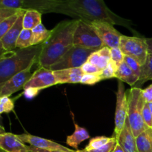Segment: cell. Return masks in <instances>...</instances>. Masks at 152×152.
I'll use <instances>...</instances> for the list:
<instances>
[{"instance_id":"obj_1","label":"cell","mask_w":152,"mask_h":152,"mask_svg":"<svg viewBox=\"0 0 152 152\" xmlns=\"http://www.w3.org/2000/svg\"><path fill=\"white\" fill-rule=\"evenodd\" d=\"M57 13L68 15L76 19H82L88 23L102 22L120 25L136 33L132 28V21L111 11L104 0H64L63 4Z\"/></svg>"},{"instance_id":"obj_2","label":"cell","mask_w":152,"mask_h":152,"mask_svg":"<svg viewBox=\"0 0 152 152\" xmlns=\"http://www.w3.org/2000/svg\"><path fill=\"white\" fill-rule=\"evenodd\" d=\"M79 19L59 22L52 29V34L43 43L38 67L49 68L58 62L74 46V34Z\"/></svg>"},{"instance_id":"obj_3","label":"cell","mask_w":152,"mask_h":152,"mask_svg":"<svg viewBox=\"0 0 152 152\" xmlns=\"http://www.w3.org/2000/svg\"><path fill=\"white\" fill-rule=\"evenodd\" d=\"M43 43L28 48L1 52L0 58V86L6 81L36 63L42 50Z\"/></svg>"},{"instance_id":"obj_4","label":"cell","mask_w":152,"mask_h":152,"mask_svg":"<svg viewBox=\"0 0 152 152\" xmlns=\"http://www.w3.org/2000/svg\"><path fill=\"white\" fill-rule=\"evenodd\" d=\"M128 119L135 137L148 129L142 118V110L146 101L140 88L133 87L128 91Z\"/></svg>"},{"instance_id":"obj_5","label":"cell","mask_w":152,"mask_h":152,"mask_svg":"<svg viewBox=\"0 0 152 152\" xmlns=\"http://www.w3.org/2000/svg\"><path fill=\"white\" fill-rule=\"evenodd\" d=\"M74 45L99 50L105 47L94 28L91 23L79 19L74 34Z\"/></svg>"},{"instance_id":"obj_6","label":"cell","mask_w":152,"mask_h":152,"mask_svg":"<svg viewBox=\"0 0 152 152\" xmlns=\"http://www.w3.org/2000/svg\"><path fill=\"white\" fill-rule=\"evenodd\" d=\"M97 50L74 45L56 63L50 68L51 71H59L68 68H81L88 57Z\"/></svg>"},{"instance_id":"obj_7","label":"cell","mask_w":152,"mask_h":152,"mask_svg":"<svg viewBox=\"0 0 152 152\" xmlns=\"http://www.w3.org/2000/svg\"><path fill=\"white\" fill-rule=\"evenodd\" d=\"M120 48L124 55L136 59L141 66L145 63L148 55V45L145 38L123 35L120 39Z\"/></svg>"},{"instance_id":"obj_8","label":"cell","mask_w":152,"mask_h":152,"mask_svg":"<svg viewBox=\"0 0 152 152\" xmlns=\"http://www.w3.org/2000/svg\"><path fill=\"white\" fill-rule=\"evenodd\" d=\"M128 118V96L125 91L124 84L119 81L117 91V102H116L115 119H114V133L113 137H117L123 130L126 120Z\"/></svg>"},{"instance_id":"obj_9","label":"cell","mask_w":152,"mask_h":152,"mask_svg":"<svg viewBox=\"0 0 152 152\" xmlns=\"http://www.w3.org/2000/svg\"><path fill=\"white\" fill-rule=\"evenodd\" d=\"M57 84L53 71L49 68L38 67L34 72L32 77L25 85L24 90L33 89L39 91L42 89Z\"/></svg>"},{"instance_id":"obj_10","label":"cell","mask_w":152,"mask_h":152,"mask_svg":"<svg viewBox=\"0 0 152 152\" xmlns=\"http://www.w3.org/2000/svg\"><path fill=\"white\" fill-rule=\"evenodd\" d=\"M91 24L94 28L104 45L110 48L120 47V39L123 34L115 29L113 25L102 22H94Z\"/></svg>"},{"instance_id":"obj_11","label":"cell","mask_w":152,"mask_h":152,"mask_svg":"<svg viewBox=\"0 0 152 152\" xmlns=\"http://www.w3.org/2000/svg\"><path fill=\"white\" fill-rule=\"evenodd\" d=\"M32 67L28 69L18 73L13 76L4 84L0 86V97L2 96H10L21 89H24L30 79L32 77L34 73L31 72Z\"/></svg>"},{"instance_id":"obj_12","label":"cell","mask_w":152,"mask_h":152,"mask_svg":"<svg viewBox=\"0 0 152 152\" xmlns=\"http://www.w3.org/2000/svg\"><path fill=\"white\" fill-rule=\"evenodd\" d=\"M25 12L26 10L23 9L14 25L2 37L0 38L1 52L13 51L16 50V42L21 32L24 29L23 17Z\"/></svg>"},{"instance_id":"obj_13","label":"cell","mask_w":152,"mask_h":152,"mask_svg":"<svg viewBox=\"0 0 152 152\" xmlns=\"http://www.w3.org/2000/svg\"><path fill=\"white\" fill-rule=\"evenodd\" d=\"M19 140L24 143L29 144L31 146L35 147L38 148L48 150H56V151H61L65 152H74L75 151L70 148H66L64 145L57 142L52 141L50 140L45 139V138L39 137L34 136V135L29 134H16Z\"/></svg>"},{"instance_id":"obj_14","label":"cell","mask_w":152,"mask_h":152,"mask_svg":"<svg viewBox=\"0 0 152 152\" xmlns=\"http://www.w3.org/2000/svg\"><path fill=\"white\" fill-rule=\"evenodd\" d=\"M63 3L64 0H24L22 9L35 10L42 14L57 13Z\"/></svg>"},{"instance_id":"obj_15","label":"cell","mask_w":152,"mask_h":152,"mask_svg":"<svg viewBox=\"0 0 152 152\" xmlns=\"http://www.w3.org/2000/svg\"><path fill=\"white\" fill-rule=\"evenodd\" d=\"M0 148L1 152L29 151V145L22 142L16 134L4 132L0 134Z\"/></svg>"},{"instance_id":"obj_16","label":"cell","mask_w":152,"mask_h":152,"mask_svg":"<svg viewBox=\"0 0 152 152\" xmlns=\"http://www.w3.org/2000/svg\"><path fill=\"white\" fill-rule=\"evenodd\" d=\"M115 137L117 138V143L121 146L125 152H137L136 137L134 136L128 118L123 130Z\"/></svg>"},{"instance_id":"obj_17","label":"cell","mask_w":152,"mask_h":152,"mask_svg":"<svg viewBox=\"0 0 152 152\" xmlns=\"http://www.w3.org/2000/svg\"><path fill=\"white\" fill-rule=\"evenodd\" d=\"M53 74L57 84H75L80 83L84 73L82 71L81 68H75L53 71Z\"/></svg>"},{"instance_id":"obj_18","label":"cell","mask_w":152,"mask_h":152,"mask_svg":"<svg viewBox=\"0 0 152 152\" xmlns=\"http://www.w3.org/2000/svg\"><path fill=\"white\" fill-rule=\"evenodd\" d=\"M71 115H72L73 117V121H74L75 129H74V132L72 134L67 137L66 143L69 146L77 149L80 143H82L85 140L90 138V134L85 128L81 127L76 123L72 113H71Z\"/></svg>"},{"instance_id":"obj_19","label":"cell","mask_w":152,"mask_h":152,"mask_svg":"<svg viewBox=\"0 0 152 152\" xmlns=\"http://www.w3.org/2000/svg\"><path fill=\"white\" fill-rule=\"evenodd\" d=\"M115 78H117L123 83H127L131 86L136 85L140 80V77L125 62H122L118 66Z\"/></svg>"},{"instance_id":"obj_20","label":"cell","mask_w":152,"mask_h":152,"mask_svg":"<svg viewBox=\"0 0 152 152\" xmlns=\"http://www.w3.org/2000/svg\"><path fill=\"white\" fill-rule=\"evenodd\" d=\"M137 152H152V129L148 128L136 137Z\"/></svg>"},{"instance_id":"obj_21","label":"cell","mask_w":152,"mask_h":152,"mask_svg":"<svg viewBox=\"0 0 152 152\" xmlns=\"http://www.w3.org/2000/svg\"><path fill=\"white\" fill-rule=\"evenodd\" d=\"M42 23V13L35 10H26L23 17V28L33 30Z\"/></svg>"},{"instance_id":"obj_22","label":"cell","mask_w":152,"mask_h":152,"mask_svg":"<svg viewBox=\"0 0 152 152\" xmlns=\"http://www.w3.org/2000/svg\"><path fill=\"white\" fill-rule=\"evenodd\" d=\"M33 31V41L32 45H38L44 43L47 41L49 37L52 34V30H48L43 25L42 23L37 25L36 28L32 30Z\"/></svg>"},{"instance_id":"obj_23","label":"cell","mask_w":152,"mask_h":152,"mask_svg":"<svg viewBox=\"0 0 152 152\" xmlns=\"http://www.w3.org/2000/svg\"><path fill=\"white\" fill-rule=\"evenodd\" d=\"M148 80H152V53H148L145 63L141 66V74L140 80L137 84L138 87Z\"/></svg>"},{"instance_id":"obj_24","label":"cell","mask_w":152,"mask_h":152,"mask_svg":"<svg viewBox=\"0 0 152 152\" xmlns=\"http://www.w3.org/2000/svg\"><path fill=\"white\" fill-rule=\"evenodd\" d=\"M33 41L32 30L25 29L21 32L17 42H16V49H24L31 47Z\"/></svg>"},{"instance_id":"obj_25","label":"cell","mask_w":152,"mask_h":152,"mask_svg":"<svg viewBox=\"0 0 152 152\" xmlns=\"http://www.w3.org/2000/svg\"><path fill=\"white\" fill-rule=\"evenodd\" d=\"M110 61H111V58L100 54L97 50L89 56L87 62L95 65L100 71H102L104 68H106Z\"/></svg>"},{"instance_id":"obj_26","label":"cell","mask_w":152,"mask_h":152,"mask_svg":"<svg viewBox=\"0 0 152 152\" xmlns=\"http://www.w3.org/2000/svg\"><path fill=\"white\" fill-rule=\"evenodd\" d=\"M22 10H23V9H22L19 13H16V14L4 19L2 22H0V38L2 37L14 25V24L16 23V20L18 19V18H19V15L22 12Z\"/></svg>"},{"instance_id":"obj_27","label":"cell","mask_w":152,"mask_h":152,"mask_svg":"<svg viewBox=\"0 0 152 152\" xmlns=\"http://www.w3.org/2000/svg\"><path fill=\"white\" fill-rule=\"evenodd\" d=\"M117 68H118V65L115 62H113L112 60H111L108 65H107L106 68H104L102 71H101L99 74L102 80L115 78Z\"/></svg>"},{"instance_id":"obj_28","label":"cell","mask_w":152,"mask_h":152,"mask_svg":"<svg viewBox=\"0 0 152 152\" xmlns=\"http://www.w3.org/2000/svg\"><path fill=\"white\" fill-rule=\"evenodd\" d=\"M111 137H107L104 136H99V137H94L89 141V143L88 144L87 146L86 147V149L87 151L92 149H96V148H99L100 147L103 146L104 145H105L106 143H108L110 140H111Z\"/></svg>"},{"instance_id":"obj_29","label":"cell","mask_w":152,"mask_h":152,"mask_svg":"<svg viewBox=\"0 0 152 152\" xmlns=\"http://www.w3.org/2000/svg\"><path fill=\"white\" fill-rule=\"evenodd\" d=\"M99 74H84L82 77L80 83L83 85H88V86L96 84L102 80Z\"/></svg>"},{"instance_id":"obj_30","label":"cell","mask_w":152,"mask_h":152,"mask_svg":"<svg viewBox=\"0 0 152 152\" xmlns=\"http://www.w3.org/2000/svg\"><path fill=\"white\" fill-rule=\"evenodd\" d=\"M14 108L13 101L8 96L0 97V113H9L13 111Z\"/></svg>"},{"instance_id":"obj_31","label":"cell","mask_w":152,"mask_h":152,"mask_svg":"<svg viewBox=\"0 0 152 152\" xmlns=\"http://www.w3.org/2000/svg\"><path fill=\"white\" fill-rule=\"evenodd\" d=\"M124 62H126L128 65L132 69V71L137 74L139 77H140L141 74V65H140L139 62L134 59V58L131 57L129 56H126L124 57Z\"/></svg>"},{"instance_id":"obj_32","label":"cell","mask_w":152,"mask_h":152,"mask_svg":"<svg viewBox=\"0 0 152 152\" xmlns=\"http://www.w3.org/2000/svg\"><path fill=\"white\" fill-rule=\"evenodd\" d=\"M125 55L119 48H111V60L115 62L117 65H120L123 62H124Z\"/></svg>"},{"instance_id":"obj_33","label":"cell","mask_w":152,"mask_h":152,"mask_svg":"<svg viewBox=\"0 0 152 152\" xmlns=\"http://www.w3.org/2000/svg\"><path fill=\"white\" fill-rule=\"evenodd\" d=\"M24 0H0V7L22 9Z\"/></svg>"},{"instance_id":"obj_34","label":"cell","mask_w":152,"mask_h":152,"mask_svg":"<svg viewBox=\"0 0 152 152\" xmlns=\"http://www.w3.org/2000/svg\"><path fill=\"white\" fill-rule=\"evenodd\" d=\"M117 138L115 137H112L111 140L106 143L105 145H104L103 146L100 147L99 148H96V149H92L88 151V152H112L113 150L115 148L116 145H117Z\"/></svg>"},{"instance_id":"obj_35","label":"cell","mask_w":152,"mask_h":152,"mask_svg":"<svg viewBox=\"0 0 152 152\" xmlns=\"http://www.w3.org/2000/svg\"><path fill=\"white\" fill-rule=\"evenodd\" d=\"M22 9H15L10 7H0V22H2L4 19L19 13Z\"/></svg>"},{"instance_id":"obj_36","label":"cell","mask_w":152,"mask_h":152,"mask_svg":"<svg viewBox=\"0 0 152 152\" xmlns=\"http://www.w3.org/2000/svg\"><path fill=\"white\" fill-rule=\"evenodd\" d=\"M142 118H143L144 123H145L148 128L152 129V114L150 111L149 106L148 102H146L142 110Z\"/></svg>"},{"instance_id":"obj_37","label":"cell","mask_w":152,"mask_h":152,"mask_svg":"<svg viewBox=\"0 0 152 152\" xmlns=\"http://www.w3.org/2000/svg\"><path fill=\"white\" fill-rule=\"evenodd\" d=\"M81 69L84 74H99L101 71L96 65L88 62H86L81 67Z\"/></svg>"},{"instance_id":"obj_38","label":"cell","mask_w":152,"mask_h":152,"mask_svg":"<svg viewBox=\"0 0 152 152\" xmlns=\"http://www.w3.org/2000/svg\"><path fill=\"white\" fill-rule=\"evenodd\" d=\"M142 95L146 102H152V84L142 90Z\"/></svg>"},{"instance_id":"obj_39","label":"cell","mask_w":152,"mask_h":152,"mask_svg":"<svg viewBox=\"0 0 152 152\" xmlns=\"http://www.w3.org/2000/svg\"><path fill=\"white\" fill-rule=\"evenodd\" d=\"M28 152H65L61 151H56V150H48V149H42V148H35L29 145V151Z\"/></svg>"},{"instance_id":"obj_40","label":"cell","mask_w":152,"mask_h":152,"mask_svg":"<svg viewBox=\"0 0 152 152\" xmlns=\"http://www.w3.org/2000/svg\"><path fill=\"white\" fill-rule=\"evenodd\" d=\"M147 45H148V53H152V37L151 38H145Z\"/></svg>"},{"instance_id":"obj_41","label":"cell","mask_w":152,"mask_h":152,"mask_svg":"<svg viewBox=\"0 0 152 152\" xmlns=\"http://www.w3.org/2000/svg\"><path fill=\"white\" fill-rule=\"evenodd\" d=\"M112 152H125V151H123V149L121 148V146H120L118 143H117L115 148H114V149L113 150Z\"/></svg>"},{"instance_id":"obj_42","label":"cell","mask_w":152,"mask_h":152,"mask_svg":"<svg viewBox=\"0 0 152 152\" xmlns=\"http://www.w3.org/2000/svg\"><path fill=\"white\" fill-rule=\"evenodd\" d=\"M148 106H149L150 111H151V114H152V102H148Z\"/></svg>"},{"instance_id":"obj_43","label":"cell","mask_w":152,"mask_h":152,"mask_svg":"<svg viewBox=\"0 0 152 152\" xmlns=\"http://www.w3.org/2000/svg\"><path fill=\"white\" fill-rule=\"evenodd\" d=\"M74 152H88V151L85 148V149H83V150H77V151H75Z\"/></svg>"}]
</instances>
